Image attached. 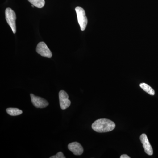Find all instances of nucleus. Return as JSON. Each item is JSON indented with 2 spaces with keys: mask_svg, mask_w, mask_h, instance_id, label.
I'll return each instance as SVG.
<instances>
[{
  "mask_svg": "<svg viewBox=\"0 0 158 158\" xmlns=\"http://www.w3.org/2000/svg\"><path fill=\"white\" fill-rule=\"evenodd\" d=\"M30 95L32 104L35 107L42 109L48 106V102L45 99L42 98L40 97L35 96L33 94H31Z\"/></svg>",
  "mask_w": 158,
  "mask_h": 158,
  "instance_id": "39448f33",
  "label": "nucleus"
},
{
  "mask_svg": "<svg viewBox=\"0 0 158 158\" xmlns=\"http://www.w3.org/2000/svg\"><path fill=\"white\" fill-rule=\"evenodd\" d=\"M6 18L7 22L10 26L14 34L16 32V16L15 12L10 8L6 9L5 11Z\"/></svg>",
  "mask_w": 158,
  "mask_h": 158,
  "instance_id": "f03ea898",
  "label": "nucleus"
},
{
  "mask_svg": "<svg viewBox=\"0 0 158 158\" xmlns=\"http://www.w3.org/2000/svg\"><path fill=\"white\" fill-rule=\"evenodd\" d=\"M32 7H33V8H34V5H32Z\"/></svg>",
  "mask_w": 158,
  "mask_h": 158,
  "instance_id": "4468645a",
  "label": "nucleus"
},
{
  "mask_svg": "<svg viewBox=\"0 0 158 158\" xmlns=\"http://www.w3.org/2000/svg\"><path fill=\"white\" fill-rule=\"evenodd\" d=\"M29 2L38 8H42L45 5L44 0H28Z\"/></svg>",
  "mask_w": 158,
  "mask_h": 158,
  "instance_id": "9b49d317",
  "label": "nucleus"
},
{
  "mask_svg": "<svg viewBox=\"0 0 158 158\" xmlns=\"http://www.w3.org/2000/svg\"><path fill=\"white\" fill-rule=\"evenodd\" d=\"M116 125L113 121L107 118H100L94 121L92 125V128L98 133L111 131L115 129Z\"/></svg>",
  "mask_w": 158,
  "mask_h": 158,
  "instance_id": "f257e3e1",
  "label": "nucleus"
},
{
  "mask_svg": "<svg viewBox=\"0 0 158 158\" xmlns=\"http://www.w3.org/2000/svg\"><path fill=\"white\" fill-rule=\"evenodd\" d=\"M59 99L60 107L62 110H65L69 107L71 102L69 99V95L64 90H62L59 92Z\"/></svg>",
  "mask_w": 158,
  "mask_h": 158,
  "instance_id": "423d86ee",
  "label": "nucleus"
},
{
  "mask_svg": "<svg viewBox=\"0 0 158 158\" xmlns=\"http://www.w3.org/2000/svg\"><path fill=\"white\" fill-rule=\"evenodd\" d=\"M140 140L141 143L143 144V147L144 148L145 153L148 155H152L153 154L152 148L150 144L147 135L144 134H142L140 136Z\"/></svg>",
  "mask_w": 158,
  "mask_h": 158,
  "instance_id": "0eeeda50",
  "label": "nucleus"
},
{
  "mask_svg": "<svg viewBox=\"0 0 158 158\" xmlns=\"http://www.w3.org/2000/svg\"><path fill=\"white\" fill-rule=\"evenodd\" d=\"M36 51L39 55L44 57L51 58L52 56V52L45 43L40 42L37 44Z\"/></svg>",
  "mask_w": 158,
  "mask_h": 158,
  "instance_id": "20e7f679",
  "label": "nucleus"
},
{
  "mask_svg": "<svg viewBox=\"0 0 158 158\" xmlns=\"http://www.w3.org/2000/svg\"><path fill=\"white\" fill-rule=\"evenodd\" d=\"M75 11L81 30L84 31L88 24V19L85 14V10L81 7H77L75 8Z\"/></svg>",
  "mask_w": 158,
  "mask_h": 158,
  "instance_id": "7ed1b4c3",
  "label": "nucleus"
},
{
  "mask_svg": "<svg viewBox=\"0 0 158 158\" xmlns=\"http://www.w3.org/2000/svg\"><path fill=\"white\" fill-rule=\"evenodd\" d=\"M120 158H130V157L127 156V155L124 154L121 156Z\"/></svg>",
  "mask_w": 158,
  "mask_h": 158,
  "instance_id": "ddd939ff",
  "label": "nucleus"
},
{
  "mask_svg": "<svg viewBox=\"0 0 158 158\" xmlns=\"http://www.w3.org/2000/svg\"><path fill=\"white\" fill-rule=\"evenodd\" d=\"M50 158H65V156L63 155V153L60 152L57 153L56 155L52 156L50 157Z\"/></svg>",
  "mask_w": 158,
  "mask_h": 158,
  "instance_id": "f8f14e48",
  "label": "nucleus"
},
{
  "mask_svg": "<svg viewBox=\"0 0 158 158\" xmlns=\"http://www.w3.org/2000/svg\"><path fill=\"white\" fill-rule=\"evenodd\" d=\"M6 112L11 116H16L22 114L23 111L17 108H9L6 109Z\"/></svg>",
  "mask_w": 158,
  "mask_h": 158,
  "instance_id": "1a4fd4ad",
  "label": "nucleus"
},
{
  "mask_svg": "<svg viewBox=\"0 0 158 158\" xmlns=\"http://www.w3.org/2000/svg\"><path fill=\"white\" fill-rule=\"evenodd\" d=\"M140 86L144 91L147 92V93L149 94L150 95H154L155 93L154 90L153 89H152L150 86L147 85V84L144 83H141V84H140Z\"/></svg>",
  "mask_w": 158,
  "mask_h": 158,
  "instance_id": "9d476101",
  "label": "nucleus"
},
{
  "mask_svg": "<svg viewBox=\"0 0 158 158\" xmlns=\"http://www.w3.org/2000/svg\"><path fill=\"white\" fill-rule=\"evenodd\" d=\"M68 148L75 155H81L84 152V148L82 145L77 142H72L68 144Z\"/></svg>",
  "mask_w": 158,
  "mask_h": 158,
  "instance_id": "6e6552de",
  "label": "nucleus"
}]
</instances>
